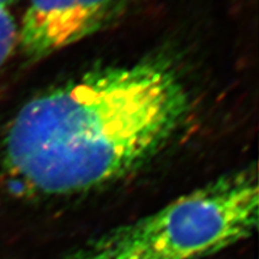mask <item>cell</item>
Returning a JSON list of instances; mask_svg holds the SVG:
<instances>
[{"label": "cell", "instance_id": "3", "mask_svg": "<svg viewBox=\"0 0 259 259\" xmlns=\"http://www.w3.org/2000/svg\"><path fill=\"white\" fill-rule=\"evenodd\" d=\"M124 0H29L18 41L30 59H42L105 27Z\"/></svg>", "mask_w": 259, "mask_h": 259}, {"label": "cell", "instance_id": "1", "mask_svg": "<svg viewBox=\"0 0 259 259\" xmlns=\"http://www.w3.org/2000/svg\"><path fill=\"white\" fill-rule=\"evenodd\" d=\"M190 96L163 60L92 71L24 103L3 139V167L28 192L72 196L134 173L185 121Z\"/></svg>", "mask_w": 259, "mask_h": 259}, {"label": "cell", "instance_id": "2", "mask_svg": "<svg viewBox=\"0 0 259 259\" xmlns=\"http://www.w3.org/2000/svg\"><path fill=\"white\" fill-rule=\"evenodd\" d=\"M258 216L257 174L245 168L102 233L61 259H203L250 238Z\"/></svg>", "mask_w": 259, "mask_h": 259}, {"label": "cell", "instance_id": "4", "mask_svg": "<svg viewBox=\"0 0 259 259\" xmlns=\"http://www.w3.org/2000/svg\"><path fill=\"white\" fill-rule=\"evenodd\" d=\"M18 41V30L15 19L8 8L0 5V67L9 59Z\"/></svg>", "mask_w": 259, "mask_h": 259}, {"label": "cell", "instance_id": "5", "mask_svg": "<svg viewBox=\"0 0 259 259\" xmlns=\"http://www.w3.org/2000/svg\"><path fill=\"white\" fill-rule=\"evenodd\" d=\"M14 2L15 0H0V5L5 6V8H9V6L11 5Z\"/></svg>", "mask_w": 259, "mask_h": 259}]
</instances>
